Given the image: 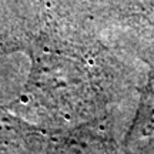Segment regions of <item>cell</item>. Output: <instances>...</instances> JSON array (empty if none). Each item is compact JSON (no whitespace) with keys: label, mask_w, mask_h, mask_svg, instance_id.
<instances>
[{"label":"cell","mask_w":154,"mask_h":154,"mask_svg":"<svg viewBox=\"0 0 154 154\" xmlns=\"http://www.w3.org/2000/svg\"><path fill=\"white\" fill-rule=\"evenodd\" d=\"M26 126L22 121L11 117L9 113L0 110V147H7L9 144L23 137Z\"/></svg>","instance_id":"obj_1"}]
</instances>
